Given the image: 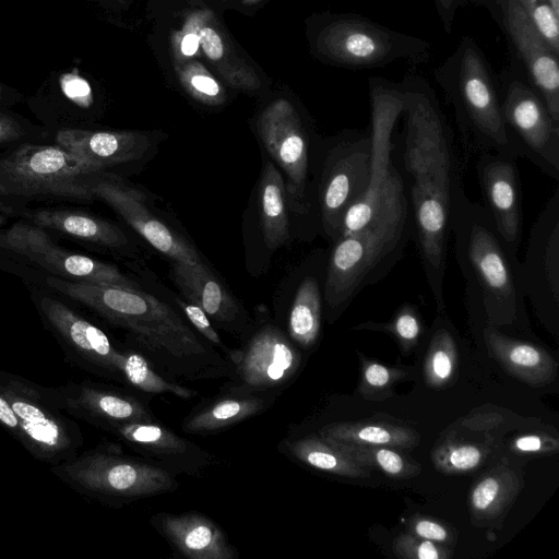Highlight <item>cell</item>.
Instances as JSON below:
<instances>
[{
    "label": "cell",
    "mask_w": 559,
    "mask_h": 559,
    "mask_svg": "<svg viewBox=\"0 0 559 559\" xmlns=\"http://www.w3.org/2000/svg\"><path fill=\"white\" fill-rule=\"evenodd\" d=\"M67 96L81 107H88L92 103V92L88 84L81 78L68 80L63 84Z\"/></svg>",
    "instance_id": "49"
},
{
    "label": "cell",
    "mask_w": 559,
    "mask_h": 559,
    "mask_svg": "<svg viewBox=\"0 0 559 559\" xmlns=\"http://www.w3.org/2000/svg\"><path fill=\"white\" fill-rule=\"evenodd\" d=\"M171 277L187 300L199 306L217 325L240 332L243 314L239 304L202 262L173 261Z\"/></svg>",
    "instance_id": "26"
},
{
    "label": "cell",
    "mask_w": 559,
    "mask_h": 559,
    "mask_svg": "<svg viewBox=\"0 0 559 559\" xmlns=\"http://www.w3.org/2000/svg\"><path fill=\"white\" fill-rule=\"evenodd\" d=\"M259 1H261V0H242V2H243L245 4H253V3H257V2H259Z\"/></svg>",
    "instance_id": "54"
},
{
    "label": "cell",
    "mask_w": 559,
    "mask_h": 559,
    "mask_svg": "<svg viewBox=\"0 0 559 559\" xmlns=\"http://www.w3.org/2000/svg\"><path fill=\"white\" fill-rule=\"evenodd\" d=\"M175 69L180 84L193 99L209 106L225 103V90L201 62L193 59Z\"/></svg>",
    "instance_id": "39"
},
{
    "label": "cell",
    "mask_w": 559,
    "mask_h": 559,
    "mask_svg": "<svg viewBox=\"0 0 559 559\" xmlns=\"http://www.w3.org/2000/svg\"><path fill=\"white\" fill-rule=\"evenodd\" d=\"M93 193L95 199L114 209L151 246L173 261L201 262L198 251L147 209L142 194L121 183L116 176L109 174L99 179Z\"/></svg>",
    "instance_id": "20"
},
{
    "label": "cell",
    "mask_w": 559,
    "mask_h": 559,
    "mask_svg": "<svg viewBox=\"0 0 559 559\" xmlns=\"http://www.w3.org/2000/svg\"><path fill=\"white\" fill-rule=\"evenodd\" d=\"M556 15L559 16V0H546Z\"/></svg>",
    "instance_id": "51"
},
{
    "label": "cell",
    "mask_w": 559,
    "mask_h": 559,
    "mask_svg": "<svg viewBox=\"0 0 559 559\" xmlns=\"http://www.w3.org/2000/svg\"><path fill=\"white\" fill-rule=\"evenodd\" d=\"M0 388L19 423V442L37 460L56 465L84 443L79 425L59 409L44 385L0 369Z\"/></svg>",
    "instance_id": "8"
},
{
    "label": "cell",
    "mask_w": 559,
    "mask_h": 559,
    "mask_svg": "<svg viewBox=\"0 0 559 559\" xmlns=\"http://www.w3.org/2000/svg\"><path fill=\"white\" fill-rule=\"evenodd\" d=\"M409 528L415 536L435 543L445 544L454 540V533L449 526L430 518H414L409 523Z\"/></svg>",
    "instance_id": "48"
},
{
    "label": "cell",
    "mask_w": 559,
    "mask_h": 559,
    "mask_svg": "<svg viewBox=\"0 0 559 559\" xmlns=\"http://www.w3.org/2000/svg\"><path fill=\"white\" fill-rule=\"evenodd\" d=\"M46 136L44 130L36 129L27 121L0 112V151L22 142L45 141Z\"/></svg>",
    "instance_id": "46"
},
{
    "label": "cell",
    "mask_w": 559,
    "mask_h": 559,
    "mask_svg": "<svg viewBox=\"0 0 559 559\" xmlns=\"http://www.w3.org/2000/svg\"><path fill=\"white\" fill-rule=\"evenodd\" d=\"M280 449L299 463L314 469L348 478H367L371 469L359 465L342 449L318 433L286 438Z\"/></svg>",
    "instance_id": "31"
},
{
    "label": "cell",
    "mask_w": 559,
    "mask_h": 559,
    "mask_svg": "<svg viewBox=\"0 0 559 559\" xmlns=\"http://www.w3.org/2000/svg\"><path fill=\"white\" fill-rule=\"evenodd\" d=\"M518 2L548 47L558 56L559 16L554 13L546 0H518Z\"/></svg>",
    "instance_id": "43"
},
{
    "label": "cell",
    "mask_w": 559,
    "mask_h": 559,
    "mask_svg": "<svg viewBox=\"0 0 559 559\" xmlns=\"http://www.w3.org/2000/svg\"><path fill=\"white\" fill-rule=\"evenodd\" d=\"M407 372L399 367H389L361 358V379L358 392L366 400L383 401L393 394V388Z\"/></svg>",
    "instance_id": "41"
},
{
    "label": "cell",
    "mask_w": 559,
    "mask_h": 559,
    "mask_svg": "<svg viewBox=\"0 0 559 559\" xmlns=\"http://www.w3.org/2000/svg\"><path fill=\"white\" fill-rule=\"evenodd\" d=\"M200 46L211 64L234 88L255 91L261 86L255 71L237 55L226 36L214 23V19L201 28Z\"/></svg>",
    "instance_id": "34"
},
{
    "label": "cell",
    "mask_w": 559,
    "mask_h": 559,
    "mask_svg": "<svg viewBox=\"0 0 559 559\" xmlns=\"http://www.w3.org/2000/svg\"><path fill=\"white\" fill-rule=\"evenodd\" d=\"M486 444L447 440L432 452L435 467L444 474H464L478 468L486 460Z\"/></svg>",
    "instance_id": "38"
},
{
    "label": "cell",
    "mask_w": 559,
    "mask_h": 559,
    "mask_svg": "<svg viewBox=\"0 0 559 559\" xmlns=\"http://www.w3.org/2000/svg\"><path fill=\"white\" fill-rule=\"evenodd\" d=\"M457 348L454 335L444 319L437 321L426 353L424 374L431 388L449 384L456 372Z\"/></svg>",
    "instance_id": "36"
},
{
    "label": "cell",
    "mask_w": 559,
    "mask_h": 559,
    "mask_svg": "<svg viewBox=\"0 0 559 559\" xmlns=\"http://www.w3.org/2000/svg\"><path fill=\"white\" fill-rule=\"evenodd\" d=\"M257 126L269 154L285 173L288 207L297 215L309 214L310 138L297 110L288 100L276 99L263 109Z\"/></svg>",
    "instance_id": "15"
},
{
    "label": "cell",
    "mask_w": 559,
    "mask_h": 559,
    "mask_svg": "<svg viewBox=\"0 0 559 559\" xmlns=\"http://www.w3.org/2000/svg\"><path fill=\"white\" fill-rule=\"evenodd\" d=\"M177 305L193 329L231 362L235 349H230L225 345L209 316L199 306L189 300L178 299Z\"/></svg>",
    "instance_id": "45"
},
{
    "label": "cell",
    "mask_w": 559,
    "mask_h": 559,
    "mask_svg": "<svg viewBox=\"0 0 559 559\" xmlns=\"http://www.w3.org/2000/svg\"><path fill=\"white\" fill-rule=\"evenodd\" d=\"M357 329L388 332L400 342L403 348H411L418 342L423 324L419 310L413 304L404 302L388 322H366L358 325Z\"/></svg>",
    "instance_id": "42"
},
{
    "label": "cell",
    "mask_w": 559,
    "mask_h": 559,
    "mask_svg": "<svg viewBox=\"0 0 559 559\" xmlns=\"http://www.w3.org/2000/svg\"><path fill=\"white\" fill-rule=\"evenodd\" d=\"M46 285L128 333L129 348L177 382L229 379L233 364L168 304L140 288L47 276Z\"/></svg>",
    "instance_id": "2"
},
{
    "label": "cell",
    "mask_w": 559,
    "mask_h": 559,
    "mask_svg": "<svg viewBox=\"0 0 559 559\" xmlns=\"http://www.w3.org/2000/svg\"><path fill=\"white\" fill-rule=\"evenodd\" d=\"M212 19H214V14L209 9L193 10L186 16L182 27L173 32L170 48L175 66H180L200 56V31Z\"/></svg>",
    "instance_id": "40"
},
{
    "label": "cell",
    "mask_w": 559,
    "mask_h": 559,
    "mask_svg": "<svg viewBox=\"0 0 559 559\" xmlns=\"http://www.w3.org/2000/svg\"><path fill=\"white\" fill-rule=\"evenodd\" d=\"M481 328L488 353L508 373L534 388L548 385L556 379L557 362L546 349L509 336L486 320Z\"/></svg>",
    "instance_id": "25"
},
{
    "label": "cell",
    "mask_w": 559,
    "mask_h": 559,
    "mask_svg": "<svg viewBox=\"0 0 559 559\" xmlns=\"http://www.w3.org/2000/svg\"><path fill=\"white\" fill-rule=\"evenodd\" d=\"M325 271L302 277L289 310L287 335L302 349L312 348L320 335Z\"/></svg>",
    "instance_id": "32"
},
{
    "label": "cell",
    "mask_w": 559,
    "mask_h": 559,
    "mask_svg": "<svg viewBox=\"0 0 559 559\" xmlns=\"http://www.w3.org/2000/svg\"><path fill=\"white\" fill-rule=\"evenodd\" d=\"M501 8L506 27L531 73L536 92L559 123L558 56L538 34L518 0H501Z\"/></svg>",
    "instance_id": "22"
},
{
    "label": "cell",
    "mask_w": 559,
    "mask_h": 559,
    "mask_svg": "<svg viewBox=\"0 0 559 559\" xmlns=\"http://www.w3.org/2000/svg\"><path fill=\"white\" fill-rule=\"evenodd\" d=\"M8 222V216L0 214V227L4 226Z\"/></svg>",
    "instance_id": "53"
},
{
    "label": "cell",
    "mask_w": 559,
    "mask_h": 559,
    "mask_svg": "<svg viewBox=\"0 0 559 559\" xmlns=\"http://www.w3.org/2000/svg\"><path fill=\"white\" fill-rule=\"evenodd\" d=\"M1 97H2V96H1V88H0V100H1Z\"/></svg>",
    "instance_id": "55"
},
{
    "label": "cell",
    "mask_w": 559,
    "mask_h": 559,
    "mask_svg": "<svg viewBox=\"0 0 559 559\" xmlns=\"http://www.w3.org/2000/svg\"><path fill=\"white\" fill-rule=\"evenodd\" d=\"M45 389L59 409L105 431L124 423L158 420L147 402L124 386L83 380Z\"/></svg>",
    "instance_id": "17"
},
{
    "label": "cell",
    "mask_w": 559,
    "mask_h": 559,
    "mask_svg": "<svg viewBox=\"0 0 559 559\" xmlns=\"http://www.w3.org/2000/svg\"><path fill=\"white\" fill-rule=\"evenodd\" d=\"M50 469L74 491L112 508L173 492L179 487L175 474L126 455L112 443L79 452Z\"/></svg>",
    "instance_id": "6"
},
{
    "label": "cell",
    "mask_w": 559,
    "mask_h": 559,
    "mask_svg": "<svg viewBox=\"0 0 559 559\" xmlns=\"http://www.w3.org/2000/svg\"><path fill=\"white\" fill-rule=\"evenodd\" d=\"M476 174L483 207L509 249L516 253L522 239V192L516 157L495 152L477 155Z\"/></svg>",
    "instance_id": "19"
},
{
    "label": "cell",
    "mask_w": 559,
    "mask_h": 559,
    "mask_svg": "<svg viewBox=\"0 0 559 559\" xmlns=\"http://www.w3.org/2000/svg\"><path fill=\"white\" fill-rule=\"evenodd\" d=\"M325 57L348 66H376L397 56L392 33L356 19H341L326 25L317 37Z\"/></svg>",
    "instance_id": "21"
},
{
    "label": "cell",
    "mask_w": 559,
    "mask_h": 559,
    "mask_svg": "<svg viewBox=\"0 0 559 559\" xmlns=\"http://www.w3.org/2000/svg\"><path fill=\"white\" fill-rule=\"evenodd\" d=\"M300 348L280 328L264 324L234 350V370L222 393H278L301 369Z\"/></svg>",
    "instance_id": "11"
},
{
    "label": "cell",
    "mask_w": 559,
    "mask_h": 559,
    "mask_svg": "<svg viewBox=\"0 0 559 559\" xmlns=\"http://www.w3.org/2000/svg\"><path fill=\"white\" fill-rule=\"evenodd\" d=\"M16 217L81 242L110 249H118L128 245L127 236L118 226L78 210L28 207Z\"/></svg>",
    "instance_id": "27"
},
{
    "label": "cell",
    "mask_w": 559,
    "mask_h": 559,
    "mask_svg": "<svg viewBox=\"0 0 559 559\" xmlns=\"http://www.w3.org/2000/svg\"><path fill=\"white\" fill-rule=\"evenodd\" d=\"M404 91V166L412 177L413 236L438 312H444V278L451 236V203L463 181L452 131L433 96L418 87Z\"/></svg>",
    "instance_id": "1"
},
{
    "label": "cell",
    "mask_w": 559,
    "mask_h": 559,
    "mask_svg": "<svg viewBox=\"0 0 559 559\" xmlns=\"http://www.w3.org/2000/svg\"><path fill=\"white\" fill-rule=\"evenodd\" d=\"M444 10H449L452 5L453 0H438Z\"/></svg>",
    "instance_id": "52"
},
{
    "label": "cell",
    "mask_w": 559,
    "mask_h": 559,
    "mask_svg": "<svg viewBox=\"0 0 559 559\" xmlns=\"http://www.w3.org/2000/svg\"><path fill=\"white\" fill-rule=\"evenodd\" d=\"M370 180L364 194L346 211L337 238L356 233L369 224L383 204L397 171L391 158L392 133L396 119L404 111V91L373 83L370 85Z\"/></svg>",
    "instance_id": "12"
},
{
    "label": "cell",
    "mask_w": 559,
    "mask_h": 559,
    "mask_svg": "<svg viewBox=\"0 0 559 559\" xmlns=\"http://www.w3.org/2000/svg\"><path fill=\"white\" fill-rule=\"evenodd\" d=\"M334 444L359 465L369 469H378L392 478H411L417 476L421 471L420 465L403 451L380 445Z\"/></svg>",
    "instance_id": "37"
},
{
    "label": "cell",
    "mask_w": 559,
    "mask_h": 559,
    "mask_svg": "<svg viewBox=\"0 0 559 559\" xmlns=\"http://www.w3.org/2000/svg\"><path fill=\"white\" fill-rule=\"evenodd\" d=\"M521 490L518 473L501 463L484 474L469 492V512L475 525L497 524L509 511Z\"/></svg>",
    "instance_id": "29"
},
{
    "label": "cell",
    "mask_w": 559,
    "mask_h": 559,
    "mask_svg": "<svg viewBox=\"0 0 559 559\" xmlns=\"http://www.w3.org/2000/svg\"><path fill=\"white\" fill-rule=\"evenodd\" d=\"M34 302L44 325L57 338L69 361L124 386L126 347L117 346L100 328L56 297L38 293Z\"/></svg>",
    "instance_id": "10"
},
{
    "label": "cell",
    "mask_w": 559,
    "mask_h": 559,
    "mask_svg": "<svg viewBox=\"0 0 559 559\" xmlns=\"http://www.w3.org/2000/svg\"><path fill=\"white\" fill-rule=\"evenodd\" d=\"M370 132L344 130L324 143L317 178L320 229L332 242L346 211L364 194L371 174Z\"/></svg>",
    "instance_id": "7"
},
{
    "label": "cell",
    "mask_w": 559,
    "mask_h": 559,
    "mask_svg": "<svg viewBox=\"0 0 559 559\" xmlns=\"http://www.w3.org/2000/svg\"><path fill=\"white\" fill-rule=\"evenodd\" d=\"M285 180L272 162L264 165L260 182V221L264 241L275 250L289 238Z\"/></svg>",
    "instance_id": "33"
},
{
    "label": "cell",
    "mask_w": 559,
    "mask_h": 559,
    "mask_svg": "<svg viewBox=\"0 0 559 559\" xmlns=\"http://www.w3.org/2000/svg\"><path fill=\"white\" fill-rule=\"evenodd\" d=\"M0 426L9 432L15 440H19L20 428L12 406L0 388Z\"/></svg>",
    "instance_id": "50"
},
{
    "label": "cell",
    "mask_w": 559,
    "mask_h": 559,
    "mask_svg": "<svg viewBox=\"0 0 559 559\" xmlns=\"http://www.w3.org/2000/svg\"><path fill=\"white\" fill-rule=\"evenodd\" d=\"M52 142L105 171L119 164L139 160L151 146L147 135L129 130L61 129L55 132Z\"/></svg>",
    "instance_id": "24"
},
{
    "label": "cell",
    "mask_w": 559,
    "mask_h": 559,
    "mask_svg": "<svg viewBox=\"0 0 559 559\" xmlns=\"http://www.w3.org/2000/svg\"><path fill=\"white\" fill-rule=\"evenodd\" d=\"M107 432L145 461L175 475L201 477L215 461L212 453L179 436L158 420L124 423L110 428Z\"/></svg>",
    "instance_id": "18"
},
{
    "label": "cell",
    "mask_w": 559,
    "mask_h": 559,
    "mask_svg": "<svg viewBox=\"0 0 559 559\" xmlns=\"http://www.w3.org/2000/svg\"><path fill=\"white\" fill-rule=\"evenodd\" d=\"M126 348L122 368L126 388L147 394H169L183 400L198 396V391L164 377L142 354Z\"/></svg>",
    "instance_id": "35"
},
{
    "label": "cell",
    "mask_w": 559,
    "mask_h": 559,
    "mask_svg": "<svg viewBox=\"0 0 559 559\" xmlns=\"http://www.w3.org/2000/svg\"><path fill=\"white\" fill-rule=\"evenodd\" d=\"M151 524L186 558L235 559L238 556L224 530L200 512H158L151 516Z\"/></svg>",
    "instance_id": "23"
},
{
    "label": "cell",
    "mask_w": 559,
    "mask_h": 559,
    "mask_svg": "<svg viewBox=\"0 0 559 559\" xmlns=\"http://www.w3.org/2000/svg\"><path fill=\"white\" fill-rule=\"evenodd\" d=\"M501 111L514 154L559 180V123L536 90L521 81L511 82L501 100Z\"/></svg>",
    "instance_id": "13"
},
{
    "label": "cell",
    "mask_w": 559,
    "mask_h": 559,
    "mask_svg": "<svg viewBox=\"0 0 559 559\" xmlns=\"http://www.w3.org/2000/svg\"><path fill=\"white\" fill-rule=\"evenodd\" d=\"M318 435L333 443L380 445L403 452L420 441L411 427L378 420L331 423L321 427Z\"/></svg>",
    "instance_id": "30"
},
{
    "label": "cell",
    "mask_w": 559,
    "mask_h": 559,
    "mask_svg": "<svg viewBox=\"0 0 559 559\" xmlns=\"http://www.w3.org/2000/svg\"><path fill=\"white\" fill-rule=\"evenodd\" d=\"M451 234L466 302L475 305L497 328L520 324L525 309L521 262L483 205L469 200L463 181L452 194Z\"/></svg>",
    "instance_id": "3"
},
{
    "label": "cell",
    "mask_w": 559,
    "mask_h": 559,
    "mask_svg": "<svg viewBox=\"0 0 559 559\" xmlns=\"http://www.w3.org/2000/svg\"><path fill=\"white\" fill-rule=\"evenodd\" d=\"M449 93L467 153L495 152L518 158L507 138L501 100L473 46L465 47L455 84Z\"/></svg>",
    "instance_id": "9"
},
{
    "label": "cell",
    "mask_w": 559,
    "mask_h": 559,
    "mask_svg": "<svg viewBox=\"0 0 559 559\" xmlns=\"http://www.w3.org/2000/svg\"><path fill=\"white\" fill-rule=\"evenodd\" d=\"M393 551L400 558L411 559H447L451 555L445 546L412 533L400 534L394 540Z\"/></svg>",
    "instance_id": "44"
},
{
    "label": "cell",
    "mask_w": 559,
    "mask_h": 559,
    "mask_svg": "<svg viewBox=\"0 0 559 559\" xmlns=\"http://www.w3.org/2000/svg\"><path fill=\"white\" fill-rule=\"evenodd\" d=\"M521 286L536 310L554 317L559 309V187L537 215L520 266Z\"/></svg>",
    "instance_id": "16"
},
{
    "label": "cell",
    "mask_w": 559,
    "mask_h": 559,
    "mask_svg": "<svg viewBox=\"0 0 559 559\" xmlns=\"http://www.w3.org/2000/svg\"><path fill=\"white\" fill-rule=\"evenodd\" d=\"M109 175L45 141L0 151V214L17 216L32 202H88L93 188Z\"/></svg>",
    "instance_id": "5"
},
{
    "label": "cell",
    "mask_w": 559,
    "mask_h": 559,
    "mask_svg": "<svg viewBox=\"0 0 559 559\" xmlns=\"http://www.w3.org/2000/svg\"><path fill=\"white\" fill-rule=\"evenodd\" d=\"M0 249L24 258L51 276L139 288L115 265L67 250L57 245L46 229L23 219L0 228Z\"/></svg>",
    "instance_id": "14"
},
{
    "label": "cell",
    "mask_w": 559,
    "mask_h": 559,
    "mask_svg": "<svg viewBox=\"0 0 559 559\" xmlns=\"http://www.w3.org/2000/svg\"><path fill=\"white\" fill-rule=\"evenodd\" d=\"M412 237L409 201L396 171L383 204L369 224L331 242L323 289L329 321L336 319L364 288L392 271Z\"/></svg>",
    "instance_id": "4"
},
{
    "label": "cell",
    "mask_w": 559,
    "mask_h": 559,
    "mask_svg": "<svg viewBox=\"0 0 559 559\" xmlns=\"http://www.w3.org/2000/svg\"><path fill=\"white\" fill-rule=\"evenodd\" d=\"M275 393L231 394L219 393L215 399L201 403L186 416L181 429L187 435L206 436L221 432L265 412L275 401Z\"/></svg>",
    "instance_id": "28"
},
{
    "label": "cell",
    "mask_w": 559,
    "mask_h": 559,
    "mask_svg": "<svg viewBox=\"0 0 559 559\" xmlns=\"http://www.w3.org/2000/svg\"><path fill=\"white\" fill-rule=\"evenodd\" d=\"M510 449L521 454H552L558 452L559 441L545 432L524 433L513 438Z\"/></svg>",
    "instance_id": "47"
}]
</instances>
